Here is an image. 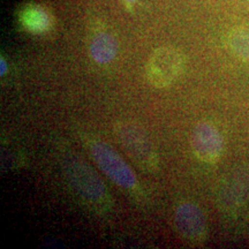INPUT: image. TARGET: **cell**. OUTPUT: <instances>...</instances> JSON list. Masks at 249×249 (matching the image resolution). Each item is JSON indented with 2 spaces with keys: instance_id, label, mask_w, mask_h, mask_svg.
Instances as JSON below:
<instances>
[{
  "instance_id": "obj_10",
  "label": "cell",
  "mask_w": 249,
  "mask_h": 249,
  "mask_svg": "<svg viewBox=\"0 0 249 249\" xmlns=\"http://www.w3.org/2000/svg\"><path fill=\"white\" fill-rule=\"evenodd\" d=\"M0 64H1V76H4L7 73V62L5 61L4 58L0 59Z\"/></svg>"
},
{
  "instance_id": "obj_8",
  "label": "cell",
  "mask_w": 249,
  "mask_h": 249,
  "mask_svg": "<svg viewBox=\"0 0 249 249\" xmlns=\"http://www.w3.org/2000/svg\"><path fill=\"white\" fill-rule=\"evenodd\" d=\"M20 22L28 31L40 34L50 29L51 17L38 5H28L21 11Z\"/></svg>"
},
{
  "instance_id": "obj_5",
  "label": "cell",
  "mask_w": 249,
  "mask_h": 249,
  "mask_svg": "<svg viewBox=\"0 0 249 249\" xmlns=\"http://www.w3.org/2000/svg\"><path fill=\"white\" fill-rule=\"evenodd\" d=\"M176 225L180 234L192 244H200L207 238V222L197 205L191 202L181 203L176 210Z\"/></svg>"
},
{
  "instance_id": "obj_6",
  "label": "cell",
  "mask_w": 249,
  "mask_h": 249,
  "mask_svg": "<svg viewBox=\"0 0 249 249\" xmlns=\"http://www.w3.org/2000/svg\"><path fill=\"white\" fill-rule=\"evenodd\" d=\"M192 149L198 160L214 163L223 152L224 141L219 130L209 123H201L191 136Z\"/></svg>"
},
{
  "instance_id": "obj_1",
  "label": "cell",
  "mask_w": 249,
  "mask_h": 249,
  "mask_svg": "<svg viewBox=\"0 0 249 249\" xmlns=\"http://www.w3.org/2000/svg\"><path fill=\"white\" fill-rule=\"evenodd\" d=\"M65 173L71 187L90 207L105 209L110 203L107 186L98 174L81 160H70L65 166Z\"/></svg>"
},
{
  "instance_id": "obj_4",
  "label": "cell",
  "mask_w": 249,
  "mask_h": 249,
  "mask_svg": "<svg viewBox=\"0 0 249 249\" xmlns=\"http://www.w3.org/2000/svg\"><path fill=\"white\" fill-rule=\"evenodd\" d=\"M90 154L98 167L116 185L124 189H133L138 183L132 167L107 143L93 141L90 143Z\"/></svg>"
},
{
  "instance_id": "obj_3",
  "label": "cell",
  "mask_w": 249,
  "mask_h": 249,
  "mask_svg": "<svg viewBox=\"0 0 249 249\" xmlns=\"http://www.w3.org/2000/svg\"><path fill=\"white\" fill-rule=\"evenodd\" d=\"M183 68L185 59L181 52L171 46H163L149 58L145 75L151 86L166 88L179 79Z\"/></svg>"
},
{
  "instance_id": "obj_7",
  "label": "cell",
  "mask_w": 249,
  "mask_h": 249,
  "mask_svg": "<svg viewBox=\"0 0 249 249\" xmlns=\"http://www.w3.org/2000/svg\"><path fill=\"white\" fill-rule=\"evenodd\" d=\"M90 54L98 64H108L113 61L118 54V40L107 31L95 34L90 42Z\"/></svg>"
},
{
  "instance_id": "obj_9",
  "label": "cell",
  "mask_w": 249,
  "mask_h": 249,
  "mask_svg": "<svg viewBox=\"0 0 249 249\" xmlns=\"http://www.w3.org/2000/svg\"><path fill=\"white\" fill-rule=\"evenodd\" d=\"M229 44L236 55L249 61V29L233 31L229 38Z\"/></svg>"
},
{
  "instance_id": "obj_2",
  "label": "cell",
  "mask_w": 249,
  "mask_h": 249,
  "mask_svg": "<svg viewBox=\"0 0 249 249\" xmlns=\"http://www.w3.org/2000/svg\"><path fill=\"white\" fill-rule=\"evenodd\" d=\"M116 135L123 148L132 160L143 170L156 171L160 166L157 151L141 127L124 121L116 124Z\"/></svg>"
},
{
  "instance_id": "obj_11",
  "label": "cell",
  "mask_w": 249,
  "mask_h": 249,
  "mask_svg": "<svg viewBox=\"0 0 249 249\" xmlns=\"http://www.w3.org/2000/svg\"><path fill=\"white\" fill-rule=\"evenodd\" d=\"M124 1L128 2V4H134V2H136V1H138V0H124Z\"/></svg>"
}]
</instances>
